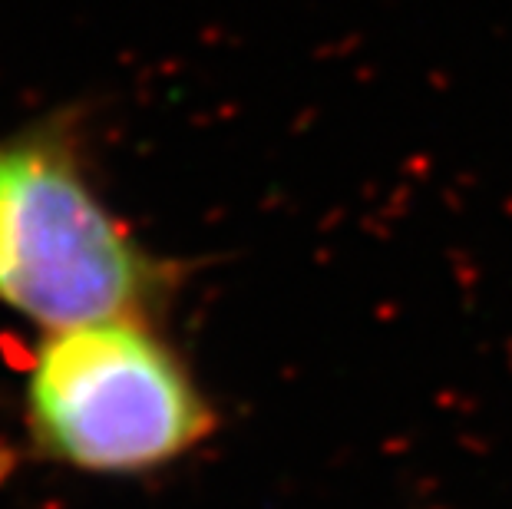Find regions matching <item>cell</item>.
I'll list each match as a JSON object with an SVG mask.
<instances>
[{
	"label": "cell",
	"instance_id": "cell-1",
	"mask_svg": "<svg viewBox=\"0 0 512 509\" xmlns=\"http://www.w3.org/2000/svg\"><path fill=\"white\" fill-rule=\"evenodd\" d=\"M176 281L96 192L73 116L0 139V305L47 331L159 318Z\"/></svg>",
	"mask_w": 512,
	"mask_h": 509
},
{
	"label": "cell",
	"instance_id": "cell-2",
	"mask_svg": "<svg viewBox=\"0 0 512 509\" xmlns=\"http://www.w3.org/2000/svg\"><path fill=\"white\" fill-rule=\"evenodd\" d=\"M30 440L47 460L139 476L185 460L219 414L156 318H106L47 331L24 387Z\"/></svg>",
	"mask_w": 512,
	"mask_h": 509
}]
</instances>
